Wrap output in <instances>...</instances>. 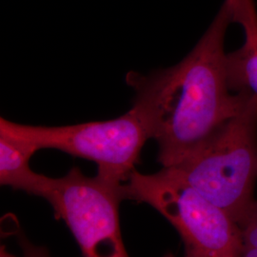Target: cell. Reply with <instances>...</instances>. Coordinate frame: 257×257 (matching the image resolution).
Returning <instances> with one entry per match:
<instances>
[{
    "label": "cell",
    "instance_id": "cell-1",
    "mask_svg": "<svg viewBox=\"0 0 257 257\" xmlns=\"http://www.w3.org/2000/svg\"><path fill=\"white\" fill-rule=\"evenodd\" d=\"M232 23L224 1L210 27L178 64L148 74L131 72L133 108L158 145L163 168L182 163L238 111L247 92L230 91L225 37Z\"/></svg>",
    "mask_w": 257,
    "mask_h": 257
},
{
    "label": "cell",
    "instance_id": "cell-2",
    "mask_svg": "<svg viewBox=\"0 0 257 257\" xmlns=\"http://www.w3.org/2000/svg\"><path fill=\"white\" fill-rule=\"evenodd\" d=\"M236 223L256 201L257 97L242 107L201 147L173 167Z\"/></svg>",
    "mask_w": 257,
    "mask_h": 257
},
{
    "label": "cell",
    "instance_id": "cell-3",
    "mask_svg": "<svg viewBox=\"0 0 257 257\" xmlns=\"http://www.w3.org/2000/svg\"><path fill=\"white\" fill-rule=\"evenodd\" d=\"M125 199L146 203L177 230L186 250L211 257H239L238 224L175 168L145 175L136 169L123 184Z\"/></svg>",
    "mask_w": 257,
    "mask_h": 257
},
{
    "label": "cell",
    "instance_id": "cell-4",
    "mask_svg": "<svg viewBox=\"0 0 257 257\" xmlns=\"http://www.w3.org/2000/svg\"><path fill=\"white\" fill-rule=\"evenodd\" d=\"M0 132L26 140L38 151L55 149L93 161L96 175L118 184L128 180L151 139L146 124L133 107L114 119L57 127L23 125L1 117Z\"/></svg>",
    "mask_w": 257,
    "mask_h": 257
},
{
    "label": "cell",
    "instance_id": "cell-5",
    "mask_svg": "<svg viewBox=\"0 0 257 257\" xmlns=\"http://www.w3.org/2000/svg\"><path fill=\"white\" fill-rule=\"evenodd\" d=\"M39 197L66 223L83 257H130L120 228L123 184L86 176L74 167L62 177L45 175Z\"/></svg>",
    "mask_w": 257,
    "mask_h": 257
},
{
    "label": "cell",
    "instance_id": "cell-6",
    "mask_svg": "<svg viewBox=\"0 0 257 257\" xmlns=\"http://www.w3.org/2000/svg\"><path fill=\"white\" fill-rule=\"evenodd\" d=\"M232 23L239 24L245 40L237 50L226 55L230 91L247 92L257 97V8L254 0H225Z\"/></svg>",
    "mask_w": 257,
    "mask_h": 257
},
{
    "label": "cell",
    "instance_id": "cell-7",
    "mask_svg": "<svg viewBox=\"0 0 257 257\" xmlns=\"http://www.w3.org/2000/svg\"><path fill=\"white\" fill-rule=\"evenodd\" d=\"M37 151L26 140L0 132V184L39 196L45 175L35 173L30 167Z\"/></svg>",
    "mask_w": 257,
    "mask_h": 257
},
{
    "label": "cell",
    "instance_id": "cell-8",
    "mask_svg": "<svg viewBox=\"0 0 257 257\" xmlns=\"http://www.w3.org/2000/svg\"><path fill=\"white\" fill-rule=\"evenodd\" d=\"M237 224L241 238L239 257H257V200Z\"/></svg>",
    "mask_w": 257,
    "mask_h": 257
},
{
    "label": "cell",
    "instance_id": "cell-9",
    "mask_svg": "<svg viewBox=\"0 0 257 257\" xmlns=\"http://www.w3.org/2000/svg\"><path fill=\"white\" fill-rule=\"evenodd\" d=\"M20 246L22 248V257H51L48 249L32 244L25 237L20 239Z\"/></svg>",
    "mask_w": 257,
    "mask_h": 257
},
{
    "label": "cell",
    "instance_id": "cell-10",
    "mask_svg": "<svg viewBox=\"0 0 257 257\" xmlns=\"http://www.w3.org/2000/svg\"><path fill=\"white\" fill-rule=\"evenodd\" d=\"M184 257H211L207 256V255H203V254H199L193 251H190V250H185V255Z\"/></svg>",
    "mask_w": 257,
    "mask_h": 257
},
{
    "label": "cell",
    "instance_id": "cell-11",
    "mask_svg": "<svg viewBox=\"0 0 257 257\" xmlns=\"http://www.w3.org/2000/svg\"><path fill=\"white\" fill-rule=\"evenodd\" d=\"M0 257H17L13 255L12 253H10L9 251L5 248V247H2L0 250Z\"/></svg>",
    "mask_w": 257,
    "mask_h": 257
},
{
    "label": "cell",
    "instance_id": "cell-12",
    "mask_svg": "<svg viewBox=\"0 0 257 257\" xmlns=\"http://www.w3.org/2000/svg\"><path fill=\"white\" fill-rule=\"evenodd\" d=\"M166 257H174L173 256V255H172V254H169V255H167V256Z\"/></svg>",
    "mask_w": 257,
    "mask_h": 257
}]
</instances>
